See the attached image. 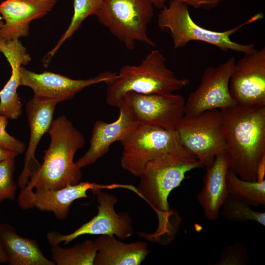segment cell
I'll list each match as a JSON object with an SVG mask.
<instances>
[{
    "label": "cell",
    "mask_w": 265,
    "mask_h": 265,
    "mask_svg": "<svg viewBox=\"0 0 265 265\" xmlns=\"http://www.w3.org/2000/svg\"><path fill=\"white\" fill-rule=\"evenodd\" d=\"M15 163V158L0 161V204L15 198L17 186L13 180Z\"/></svg>",
    "instance_id": "484cf974"
},
{
    "label": "cell",
    "mask_w": 265,
    "mask_h": 265,
    "mask_svg": "<svg viewBox=\"0 0 265 265\" xmlns=\"http://www.w3.org/2000/svg\"><path fill=\"white\" fill-rule=\"evenodd\" d=\"M121 143V166L137 177H140L148 162L181 144L175 130L140 124Z\"/></svg>",
    "instance_id": "ba28073f"
},
{
    "label": "cell",
    "mask_w": 265,
    "mask_h": 265,
    "mask_svg": "<svg viewBox=\"0 0 265 265\" xmlns=\"http://www.w3.org/2000/svg\"><path fill=\"white\" fill-rule=\"evenodd\" d=\"M235 63V57H231L224 63L205 69L198 87L185 102V115L237 105L229 90L230 79Z\"/></svg>",
    "instance_id": "30bf717a"
},
{
    "label": "cell",
    "mask_w": 265,
    "mask_h": 265,
    "mask_svg": "<svg viewBox=\"0 0 265 265\" xmlns=\"http://www.w3.org/2000/svg\"><path fill=\"white\" fill-rule=\"evenodd\" d=\"M248 262L247 251L241 242L237 241L229 245L222 252L216 265H245Z\"/></svg>",
    "instance_id": "4316f807"
},
{
    "label": "cell",
    "mask_w": 265,
    "mask_h": 265,
    "mask_svg": "<svg viewBox=\"0 0 265 265\" xmlns=\"http://www.w3.org/2000/svg\"><path fill=\"white\" fill-rule=\"evenodd\" d=\"M117 73L106 71L89 79H72L51 72L36 73L26 69L21 70V85L32 89L34 97L44 101L59 102L73 98L86 87L101 82L106 83Z\"/></svg>",
    "instance_id": "7c38bea8"
},
{
    "label": "cell",
    "mask_w": 265,
    "mask_h": 265,
    "mask_svg": "<svg viewBox=\"0 0 265 265\" xmlns=\"http://www.w3.org/2000/svg\"><path fill=\"white\" fill-rule=\"evenodd\" d=\"M48 133L51 142L44 151L43 162L21 190L19 197L28 195L34 188L56 190L80 182L81 172L74 157L85 145L84 136L65 115L53 120Z\"/></svg>",
    "instance_id": "7a4b0ae2"
},
{
    "label": "cell",
    "mask_w": 265,
    "mask_h": 265,
    "mask_svg": "<svg viewBox=\"0 0 265 265\" xmlns=\"http://www.w3.org/2000/svg\"><path fill=\"white\" fill-rule=\"evenodd\" d=\"M126 97L140 124L174 131L184 115L185 100L178 94H140L133 92Z\"/></svg>",
    "instance_id": "4fadbf2b"
},
{
    "label": "cell",
    "mask_w": 265,
    "mask_h": 265,
    "mask_svg": "<svg viewBox=\"0 0 265 265\" xmlns=\"http://www.w3.org/2000/svg\"><path fill=\"white\" fill-rule=\"evenodd\" d=\"M57 0H5L0 4L3 22L0 37L20 39L29 35L31 21L43 18L52 10Z\"/></svg>",
    "instance_id": "2e32d148"
},
{
    "label": "cell",
    "mask_w": 265,
    "mask_h": 265,
    "mask_svg": "<svg viewBox=\"0 0 265 265\" xmlns=\"http://www.w3.org/2000/svg\"><path fill=\"white\" fill-rule=\"evenodd\" d=\"M57 103L44 101L33 97L26 105V110L30 129V138L24 165L19 178L21 189L27 185L31 175L40 166L35 158L37 147L43 135L48 132L53 121Z\"/></svg>",
    "instance_id": "ac0fdd59"
},
{
    "label": "cell",
    "mask_w": 265,
    "mask_h": 265,
    "mask_svg": "<svg viewBox=\"0 0 265 265\" xmlns=\"http://www.w3.org/2000/svg\"><path fill=\"white\" fill-rule=\"evenodd\" d=\"M203 167L195 156L180 144L146 164L136 194L159 213L167 212L170 192L181 185L187 172Z\"/></svg>",
    "instance_id": "277c9868"
},
{
    "label": "cell",
    "mask_w": 265,
    "mask_h": 265,
    "mask_svg": "<svg viewBox=\"0 0 265 265\" xmlns=\"http://www.w3.org/2000/svg\"><path fill=\"white\" fill-rule=\"evenodd\" d=\"M195 9H210L216 6L223 0H178Z\"/></svg>",
    "instance_id": "f1b7e54d"
},
{
    "label": "cell",
    "mask_w": 265,
    "mask_h": 265,
    "mask_svg": "<svg viewBox=\"0 0 265 265\" xmlns=\"http://www.w3.org/2000/svg\"><path fill=\"white\" fill-rule=\"evenodd\" d=\"M96 195L98 202L97 214L88 222L68 235L58 232H49L47 238L52 247L62 242L66 245L76 238L84 235H115L120 240H124L133 233L132 221L128 213H117L114 206L117 198L114 195L101 189L91 191Z\"/></svg>",
    "instance_id": "9c48e42d"
},
{
    "label": "cell",
    "mask_w": 265,
    "mask_h": 265,
    "mask_svg": "<svg viewBox=\"0 0 265 265\" xmlns=\"http://www.w3.org/2000/svg\"><path fill=\"white\" fill-rule=\"evenodd\" d=\"M52 258L57 265H94L97 252L94 241L86 240L69 248L52 246Z\"/></svg>",
    "instance_id": "603a6c76"
},
{
    "label": "cell",
    "mask_w": 265,
    "mask_h": 265,
    "mask_svg": "<svg viewBox=\"0 0 265 265\" xmlns=\"http://www.w3.org/2000/svg\"><path fill=\"white\" fill-rule=\"evenodd\" d=\"M153 4L158 8L161 9L165 5L167 0H149Z\"/></svg>",
    "instance_id": "d6a6232c"
},
{
    "label": "cell",
    "mask_w": 265,
    "mask_h": 265,
    "mask_svg": "<svg viewBox=\"0 0 265 265\" xmlns=\"http://www.w3.org/2000/svg\"><path fill=\"white\" fill-rule=\"evenodd\" d=\"M104 0H74V12L71 22L66 30L61 36L55 46L47 54L49 61L61 45L70 39L80 27L83 21L91 15H95Z\"/></svg>",
    "instance_id": "cb8c5ba5"
},
{
    "label": "cell",
    "mask_w": 265,
    "mask_h": 265,
    "mask_svg": "<svg viewBox=\"0 0 265 265\" xmlns=\"http://www.w3.org/2000/svg\"><path fill=\"white\" fill-rule=\"evenodd\" d=\"M227 183L229 194L251 207L265 206V180L261 182L243 180L229 169Z\"/></svg>",
    "instance_id": "7402d4cb"
},
{
    "label": "cell",
    "mask_w": 265,
    "mask_h": 265,
    "mask_svg": "<svg viewBox=\"0 0 265 265\" xmlns=\"http://www.w3.org/2000/svg\"><path fill=\"white\" fill-rule=\"evenodd\" d=\"M18 154L0 145V161L15 158Z\"/></svg>",
    "instance_id": "4dcf8cb0"
},
{
    "label": "cell",
    "mask_w": 265,
    "mask_h": 265,
    "mask_svg": "<svg viewBox=\"0 0 265 265\" xmlns=\"http://www.w3.org/2000/svg\"><path fill=\"white\" fill-rule=\"evenodd\" d=\"M153 6L149 0H104L95 16L128 50L134 49L136 41L155 47L147 34Z\"/></svg>",
    "instance_id": "8992f818"
},
{
    "label": "cell",
    "mask_w": 265,
    "mask_h": 265,
    "mask_svg": "<svg viewBox=\"0 0 265 265\" xmlns=\"http://www.w3.org/2000/svg\"><path fill=\"white\" fill-rule=\"evenodd\" d=\"M0 52L11 68V77L0 91V114L15 120L22 113V104L17 93L21 85V67L27 65L31 59L20 39H0Z\"/></svg>",
    "instance_id": "e0dca14e"
},
{
    "label": "cell",
    "mask_w": 265,
    "mask_h": 265,
    "mask_svg": "<svg viewBox=\"0 0 265 265\" xmlns=\"http://www.w3.org/2000/svg\"><path fill=\"white\" fill-rule=\"evenodd\" d=\"M237 105L265 106V48L244 53L237 62L229 81Z\"/></svg>",
    "instance_id": "8fae6325"
},
{
    "label": "cell",
    "mask_w": 265,
    "mask_h": 265,
    "mask_svg": "<svg viewBox=\"0 0 265 265\" xmlns=\"http://www.w3.org/2000/svg\"><path fill=\"white\" fill-rule=\"evenodd\" d=\"M230 166L228 152L217 155L212 163L206 168L204 185L197 195L204 216L209 220L217 218L220 209L229 195L227 174Z\"/></svg>",
    "instance_id": "d6986e66"
},
{
    "label": "cell",
    "mask_w": 265,
    "mask_h": 265,
    "mask_svg": "<svg viewBox=\"0 0 265 265\" xmlns=\"http://www.w3.org/2000/svg\"><path fill=\"white\" fill-rule=\"evenodd\" d=\"M97 249L94 265H138L149 253L146 243H124L114 236L100 235L94 240Z\"/></svg>",
    "instance_id": "ffe728a7"
},
{
    "label": "cell",
    "mask_w": 265,
    "mask_h": 265,
    "mask_svg": "<svg viewBox=\"0 0 265 265\" xmlns=\"http://www.w3.org/2000/svg\"><path fill=\"white\" fill-rule=\"evenodd\" d=\"M220 110L229 169L242 180L256 181L257 166L265 155V106Z\"/></svg>",
    "instance_id": "6da1fadb"
},
{
    "label": "cell",
    "mask_w": 265,
    "mask_h": 265,
    "mask_svg": "<svg viewBox=\"0 0 265 265\" xmlns=\"http://www.w3.org/2000/svg\"><path fill=\"white\" fill-rule=\"evenodd\" d=\"M221 208L222 215L235 222L253 221L265 226V212L254 210L243 201L229 194Z\"/></svg>",
    "instance_id": "d4e9b609"
},
{
    "label": "cell",
    "mask_w": 265,
    "mask_h": 265,
    "mask_svg": "<svg viewBox=\"0 0 265 265\" xmlns=\"http://www.w3.org/2000/svg\"><path fill=\"white\" fill-rule=\"evenodd\" d=\"M256 176V181L261 182L265 180V155L263 157L257 166Z\"/></svg>",
    "instance_id": "f546056e"
},
{
    "label": "cell",
    "mask_w": 265,
    "mask_h": 265,
    "mask_svg": "<svg viewBox=\"0 0 265 265\" xmlns=\"http://www.w3.org/2000/svg\"><path fill=\"white\" fill-rule=\"evenodd\" d=\"M175 130L181 145L203 167H209L217 155L227 152L222 113L219 109L184 114Z\"/></svg>",
    "instance_id": "52a82bcc"
},
{
    "label": "cell",
    "mask_w": 265,
    "mask_h": 265,
    "mask_svg": "<svg viewBox=\"0 0 265 265\" xmlns=\"http://www.w3.org/2000/svg\"><path fill=\"white\" fill-rule=\"evenodd\" d=\"M165 57L152 50L138 65H124L115 78L106 83V102L118 106L130 92L140 94H171L189 84L187 79H179L167 68Z\"/></svg>",
    "instance_id": "3957f363"
},
{
    "label": "cell",
    "mask_w": 265,
    "mask_h": 265,
    "mask_svg": "<svg viewBox=\"0 0 265 265\" xmlns=\"http://www.w3.org/2000/svg\"><path fill=\"white\" fill-rule=\"evenodd\" d=\"M117 107L119 115L116 120L110 123L102 120L95 122L90 146L85 154L75 162L78 168L81 169L94 164L108 152L113 143L125 140L139 124L126 97H123Z\"/></svg>",
    "instance_id": "5bb4252c"
},
{
    "label": "cell",
    "mask_w": 265,
    "mask_h": 265,
    "mask_svg": "<svg viewBox=\"0 0 265 265\" xmlns=\"http://www.w3.org/2000/svg\"><path fill=\"white\" fill-rule=\"evenodd\" d=\"M128 185H100L88 182H80L56 189H38L28 195L18 197V205L24 210L36 208L42 212H51L59 220H65L69 213L70 208L77 199L88 197L87 192L102 189L128 188Z\"/></svg>",
    "instance_id": "9a60e30c"
},
{
    "label": "cell",
    "mask_w": 265,
    "mask_h": 265,
    "mask_svg": "<svg viewBox=\"0 0 265 265\" xmlns=\"http://www.w3.org/2000/svg\"><path fill=\"white\" fill-rule=\"evenodd\" d=\"M3 21H1V20H0V29L1 28V27H2V25H3Z\"/></svg>",
    "instance_id": "836d02e7"
},
{
    "label": "cell",
    "mask_w": 265,
    "mask_h": 265,
    "mask_svg": "<svg viewBox=\"0 0 265 265\" xmlns=\"http://www.w3.org/2000/svg\"><path fill=\"white\" fill-rule=\"evenodd\" d=\"M263 18L264 14L258 13L233 28L223 31H214L196 24L186 4L178 0H171L168 6L164 5L159 13L158 25L160 30L170 35L175 49L183 48L191 41H197L214 46L223 52L230 50L244 53L253 50L254 44L238 43L232 41L231 36L242 27Z\"/></svg>",
    "instance_id": "5b68a950"
},
{
    "label": "cell",
    "mask_w": 265,
    "mask_h": 265,
    "mask_svg": "<svg viewBox=\"0 0 265 265\" xmlns=\"http://www.w3.org/2000/svg\"><path fill=\"white\" fill-rule=\"evenodd\" d=\"M0 241L9 265H55L44 256L36 240L20 236L10 225L0 223Z\"/></svg>",
    "instance_id": "44dd1931"
},
{
    "label": "cell",
    "mask_w": 265,
    "mask_h": 265,
    "mask_svg": "<svg viewBox=\"0 0 265 265\" xmlns=\"http://www.w3.org/2000/svg\"><path fill=\"white\" fill-rule=\"evenodd\" d=\"M0 263H7V258L0 241Z\"/></svg>",
    "instance_id": "1f68e13d"
},
{
    "label": "cell",
    "mask_w": 265,
    "mask_h": 265,
    "mask_svg": "<svg viewBox=\"0 0 265 265\" xmlns=\"http://www.w3.org/2000/svg\"><path fill=\"white\" fill-rule=\"evenodd\" d=\"M7 118L0 114V145L15 152L18 155L25 150V145L21 141L10 135L6 131Z\"/></svg>",
    "instance_id": "83f0119b"
}]
</instances>
